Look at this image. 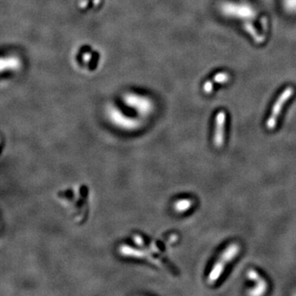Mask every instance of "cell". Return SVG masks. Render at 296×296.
Here are the masks:
<instances>
[{
	"label": "cell",
	"instance_id": "1",
	"mask_svg": "<svg viewBox=\"0 0 296 296\" xmlns=\"http://www.w3.org/2000/svg\"><path fill=\"white\" fill-rule=\"evenodd\" d=\"M240 251V246L236 243L230 244L224 252L220 256L219 259L216 262L213 267V269L208 275V282L210 285H213L217 282L218 279L221 277L223 273L225 268L228 265L229 262L233 260L234 258L239 254Z\"/></svg>",
	"mask_w": 296,
	"mask_h": 296
},
{
	"label": "cell",
	"instance_id": "2",
	"mask_svg": "<svg viewBox=\"0 0 296 296\" xmlns=\"http://www.w3.org/2000/svg\"><path fill=\"white\" fill-rule=\"evenodd\" d=\"M294 94V88L291 86H288L282 92L280 93L278 98L276 99V102L274 103L273 107L271 109V113L269 117L267 119L266 126L267 129L269 130L276 128L277 122H278V118L280 116L283 107H285L286 102L291 98L292 95Z\"/></svg>",
	"mask_w": 296,
	"mask_h": 296
},
{
	"label": "cell",
	"instance_id": "3",
	"mask_svg": "<svg viewBox=\"0 0 296 296\" xmlns=\"http://www.w3.org/2000/svg\"><path fill=\"white\" fill-rule=\"evenodd\" d=\"M222 12L228 16L241 18H253L256 17V12L251 6L245 5H236L229 3L223 5Z\"/></svg>",
	"mask_w": 296,
	"mask_h": 296
},
{
	"label": "cell",
	"instance_id": "4",
	"mask_svg": "<svg viewBox=\"0 0 296 296\" xmlns=\"http://www.w3.org/2000/svg\"><path fill=\"white\" fill-rule=\"evenodd\" d=\"M226 114L225 111H220L216 116L215 131L213 142L217 148H221L225 143V129H226Z\"/></svg>",
	"mask_w": 296,
	"mask_h": 296
},
{
	"label": "cell",
	"instance_id": "5",
	"mask_svg": "<svg viewBox=\"0 0 296 296\" xmlns=\"http://www.w3.org/2000/svg\"><path fill=\"white\" fill-rule=\"evenodd\" d=\"M247 276L249 280H253L255 283V287L249 292L252 295H262L265 294L267 289V281L259 275L258 271L254 269H249L247 272Z\"/></svg>",
	"mask_w": 296,
	"mask_h": 296
},
{
	"label": "cell",
	"instance_id": "6",
	"mask_svg": "<svg viewBox=\"0 0 296 296\" xmlns=\"http://www.w3.org/2000/svg\"><path fill=\"white\" fill-rule=\"evenodd\" d=\"M230 81V75L226 72H221L213 77V80H208L203 86V90L207 94L213 92L214 83L223 84Z\"/></svg>",
	"mask_w": 296,
	"mask_h": 296
},
{
	"label": "cell",
	"instance_id": "7",
	"mask_svg": "<svg viewBox=\"0 0 296 296\" xmlns=\"http://www.w3.org/2000/svg\"><path fill=\"white\" fill-rule=\"evenodd\" d=\"M243 27L249 33V36H251L252 39L255 41L256 43L260 44L264 41V37L258 33V31L253 25V23H250L249 21H245L243 24Z\"/></svg>",
	"mask_w": 296,
	"mask_h": 296
},
{
	"label": "cell",
	"instance_id": "8",
	"mask_svg": "<svg viewBox=\"0 0 296 296\" xmlns=\"http://www.w3.org/2000/svg\"><path fill=\"white\" fill-rule=\"evenodd\" d=\"M192 206V201L191 199H181L174 204V209L178 213H184Z\"/></svg>",
	"mask_w": 296,
	"mask_h": 296
},
{
	"label": "cell",
	"instance_id": "9",
	"mask_svg": "<svg viewBox=\"0 0 296 296\" xmlns=\"http://www.w3.org/2000/svg\"><path fill=\"white\" fill-rule=\"evenodd\" d=\"M285 9L289 12H296V0H285Z\"/></svg>",
	"mask_w": 296,
	"mask_h": 296
}]
</instances>
